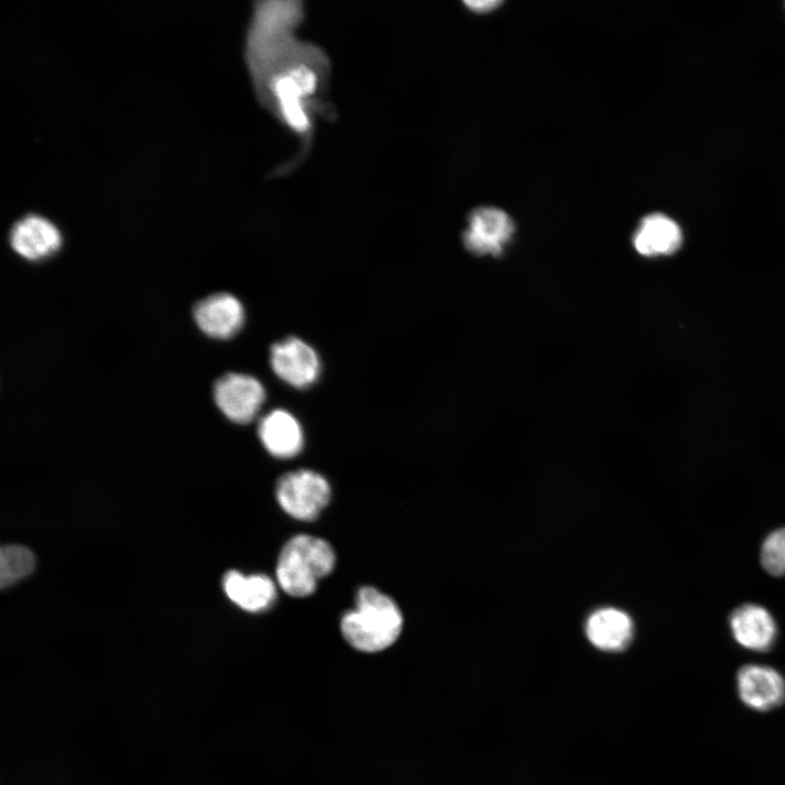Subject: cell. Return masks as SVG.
Returning a JSON list of instances; mask_svg holds the SVG:
<instances>
[{
	"mask_svg": "<svg viewBox=\"0 0 785 785\" xmlns=\"http://www.w3.org/2000/svg\"><path fill=\"white\" fill-rule=\"evenodd\" d=\"M466 5H468L470 9L478 11V12H485L495 9L498 7L502 1L499 0H476V1H466Z\"/></svg>",
	"mask_w": 785,
	"mask_h": 785,
	"instance_id": "d6986e66",
	"label": "cell"
},
{
	"mask_svg": "<svg viewBox=\"0 0 785 785\" xmlns=\"http://www.w3.org/2000/svg\"><path fill=\"white\" fill-rule=\"evenodd\" d=\"M736 691L741 703L750 710L770 712L785 702V677L765 664H745L736 674Z\"/></svg>",
	"mask_w": 785,
	"mask_h": 785,
	"instance_id": "277c9868",
	"label": "cell"
},
{
	"mask_svg": "<svg viewBox=\"0 0 785 785\" xmlns=\"http://www.w3.org/2000/svg\"><path fill=\"white\" fill-rule=\"evenodd\" d=\"M273 89L288 124L299 132L306 131L310 122L301 101L303 95L294 81L288 74L279 75L274 80Z\"/></svg>",
	"mask_w": 785,
	"mask_h": 785,
	"instance_id": "9a60e30c",
	"label": "cell"
},
{
	"mask_svg": "<svg viewBox=\"0 0 785 785\" xmlns=\"http://www.w3.org/2000/svg\"><path fill=\"white\" fill-rule=\"evenodd\" d=\"M336 556L328 542L321 538L299 534L281 548L276 566V579L283 592L304 597L312 594L319 579L329 575Z\"/></svg>",
	"mask_w": 785,
	"mask_h": 785,
	"instance_id": "7a4b0ae2",
	"label": "cell"
},
{
	"mask_svg": "<svg viewBox=\"0 0 785 785\" xmlns=\"http://www.w3.org/2000/svg\"><path fill=\"white\" fill-rule=\"evenodd\" d=\"M10 244L20 256L36 262L55 254L61 247L62 237L50 220L28 215L12 227Z\"/></svg>",
	"mask_w": 785,
	"mask_h": 785,
	"instance_id": "30bf717a",
	"label": "cell"
},
{
	"mask_svg": "<svg viewBox=\"0 0 785 785\" xmlns=\"http://www.w3.org/2000/svg\"><path fill=\"white\" fill-rule=\"evenodd\" d=\"M193 317L198 328L208 337L228 339L241 329L244 310L234 295L221 292L197 302L193 309Z\"/></svg>",
	"mask_w": 785,
	"mask_h": 785,
	"instance_id": "ba28073f",
	"label": "cell"
},
{
	"mask_svg": "<svg viewBox=\"0 0 785 785\" xmlns=\"http://www.w3.org/2000/svg\"><path fill=\"white\" fill-rule=\"evenodd\" d=\"M288 75L294 81L302 95L312 94L316 87V75L306 65H298Z\"/></svg>",
	"mask_w": 785,
	"mask_h": 785,
	"instance_id": "ac0fdd59",
	"label": "cell"
},
{
	"mask_svg": "<svg viewBox=\"0 0 785 785\" xmlns=\"http://www.w3.org/2000/svg\"><path fill=\"white\" fill-rule=\"evenodd\" d=\"M222 585L228 599L247 612L269 608L277 595L274 581L266 575L245 576L231 570L224 577Z\"/></svg>",
	"mask_w": 785,
	"mask_h": 785,
	"instance_id": "4fadbf2b",
	"label": "cell"
},
{
	"mask_svg": "<svg viewBox=\"0 0 785 785\" xmlns=\"http://www.w3.org/2000/svg\"><path fill=\"white\" fill-rule=\"evenodd\" d=\"M35 567L34 554L21 545H7L0 551V585L5 588L27 577Z\"/></svg>",
	"mask_w": 785,
	"mask_h": 785,
	"instance_id": "2e32d148",
	"label": "cell"
},
{
	"mask_svg": "<svg viewBox=\"0 0 785 785\" xmlns=\"http://www.w3.org/2000/svg\"><path fill=\"white\" fill-rule=\"evenodd\" d=\"M270 364L278 377L297 388H305L313 384L321 370L315 350L294 337L271 347Z\"/></svg>",
	"mask_w": 785,
	"mask_h": 785,
	"instance_id": "52a82bcc",
	"label": "cell"
},
{
	"mask_svg": "<svg viewBox=\"0 0 785 785\" xmlns=\"http://www.w3.org/2000/svg\"><path fill=\"white\" fill-rule=\"evenodd\" d=\"M585 632L594 647L615 652L629 644L633 636V625L626 613L615 608H603L589 617Z\"/></svg>",
	"mask_w": 785,
	"mask_h": 785,
	"instance_id": "5bb4252c",
	"label": "cell"
},
{
	"mask_svg": "<svg viewBox=\"0 0 785 785\" xmlns=\"http://www.w3.org/2000/svg\"><path fill=\"white\" fill-rule=\"evenodd\" d=\"M681 241L679 226L660 213L643 217L632 238L635 249L644 256L673 254L680 247Z\"/></svg>",
	"mask_w": 785,
	"mask_h": 785,
	"instance_id": "7c38bea8",
	"label": "cell"
},
{
	"mask_svg": "<svg viewBox=\"0 0 785 785\" xmlns=\"http://www.w3.org/2000/svg\"><path fill=\"white\" fill-rule=\"evenodd\" d=\"M258 436L266 450L277 458H291L303 447L301 425L291 413L281 409L261 419Z\"/></svg>",
	"mask_w": 785,
	"mask_h": 785,
	"instance_id": "8fae6325",
	"label": "cell"
},
{
	"mask_svg": "<svg viewBox=\"0 0 785 785\" xmlns=\"http://www.w3.org/2000/svg\"><path fill=\"white\" fill-rule=\"evenodd\" d=\"M760 561L770 575L775 577L785 575V527L774 530L764 539Z\"/></svg>",
	"mask_w": 785,
	"mask_h": 785,
	"instance_id": "e0dca14e",
	"label": "cell"
},
{
	"mask_svg": "<svg viewBox=\"0 0 785 785\" xmlns=\"http://www.w3.org/2000/svg\"><path fill=\"white\" fill-rule=\"evenodd\" d=\"M327 480L312 470H297L283 474L276 485V498L282 510L301 521L316 519L330 500Z\"/></svg>",
	"mask_w": 785,
	"mask_h": 785,
	"instance_id": "3957f363",
	"label": "cell"
},
{
	"mask_svg": "<svg viewBox=\"0 0 785 785\" xmlns=\"http://www.w3.org/2000/svg\"><path fill=\"white\" fill-rule=\"evenodd\" d=\"M214 400L229 420L244 424L258 413L265 400V390L253 376L228 373L215 383Z\"/></svg>",
	"mask_w": 785,
	"mask_h": 785,
	"instance_id": "8992f818",
	"label": "cell"
},
{
	"mask_svg": "<svg viewBox=\"0 0 785 785\" xmlns=\"http://www.w3.org/2000/svg\"><path fill=\"white\" fill-rule=\"evenodd\" d=\"M736 643L753 652H766L776 641L777 626L771 613L758 604H744L735 608L728 619Z\"/></svg>",
	"mask_w": 785,
	"mask_h": 785,
	"instance_id": "9c48e42d",
	"label": "cell"
},
{
	"mask_svg": "<svg viewBox=\"0 0 785 785\" xmlns=\"http://www.w3.org/2000/svg\"><path fill=\"white\" fill-rule=\"evenodd\" d=\"M514 231L515 224L506 212L493 206H481L469 214L462 240L472 254L498 256Z\"/></svg>",
	"mask_w": 785,
	"mask_h": 785,
	"instance_id": "5b68a950",
	"label": "cell"
},
{
	"mask_svg": "<svg viewBox=\"0 0 785 785\" xmlns=\"http://www.w3.org/2000/svg\"><path fill=\"white\" fill-rule=\"evenodd\" d=\"M402 615L385 593L372 587L359 590L355 607L340 623L343 638L362 652H379L390 647L402 630Z\"/></svg>",
	"mask_w": 785,
	"mask_h": 785,
	"instance_id": "6da1fadb",
	"label": "cell"
}]
</instances>
